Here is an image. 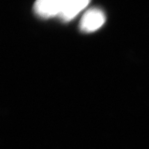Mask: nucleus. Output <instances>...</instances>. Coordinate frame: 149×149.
<instances>
[{"instance_id":"1","label":"nucleus","mask_w":149,"mask_h":149,"mask_svg":"<svg viewBox=\"0 0 149 149\" xmlns=\"http://www.w3.org/2000/svg\"><path fill=\"white\" fill-rule=\"evenodd\" d=\"M106 21L104 12L100 8H91L85 13L79 23V29L84 33H92L102 26Z\"/></svg>"},{"instance_id":"2","label":"nucleus","mask_w":149,"mask_h":149,"mask_svg":"<svg viewBox=\"0 0 149 149\" xmlns=\"http://www.w3.org/2000/svg\"><path fill=\"white\" fill-rule=\"evenodd\" d=\"M90 0H59V16L64 22H68L75 17L84 9Z\"/></svg>"},{"instance_id":"3","label":"nucleus","mask_w":149,"mask_h":149,"mask_svg":"<svg viewBox=\"0 0 149 149\" xmlns=\"http://www.w3.org/2000/svg\"><path fill=\"white\" fill-rule=\"evenodd\" d=\"M35 13L42 18H50L59 15V0H36Z\"/></svg>"}]
</instances>
